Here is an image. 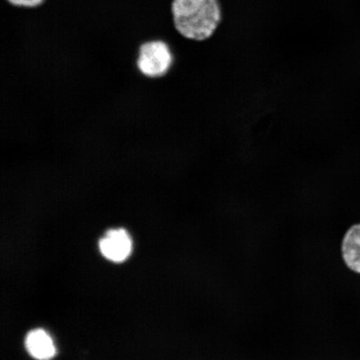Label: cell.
Listing matches in <instances>:
<instances>
[{
  "instance_id": "6da1fadb",
  "label": "cell",
  "mask_w": 360,
  "mask_h": 360,
  "mask_svg": "<svg viewBox=\"0 0 360 360\" xmlns=\"http://www.w3.org/2000/svg\"><path fill=\"white\" fill-rule=\"evenodd\" d=\"M171 11L178 32L197 41L210 38L221 19L218 0H173Z\"/></svg>"
},
{
  "instance_id": "7a4b0ae2",
  "label": "cell",
  "mask_w": 360,
  "mask_h": 360,
  "mask_svg": "<svg viewBox=\"0 0 360 360\" xmlns=\"http://www.w3.org/2000/svg\"><path fill=\"white\" fill-rule=\"evenodd\" d=\"M172 64V53L167 44L160 40L143 43L139 48L137 66L147 77H162L168 73Z\"/></svg>"
},
{
  "instance_id": "3957f363",
  "label": "cell",
  "mask_w": 360,
  "mask_h": 360,
  "mask_svg": "<svg viewBox=\"0 0 360 360\" xmlns=\"http://www.w3.org/2000/svg\"><path fill=\"white\" fill-rule=\"evenodd\" d=\"M132 240L124 229H110L100 241V250L107 259L121 263L132 252Z\"/></svg>"
},
{
  "instance_id": "277c9868",
  "label": "cell",
  "mask_w": 360,
  "mask_h": 360,
  "mask_svg": "<svg viewBox=\"0 0 360 360\" xmlns=\"http://www.w3.org/2000/svg\"><path fill=\"white\" fill-rule=\"evenodd\" d=\"M25 346L35 359L51 360L56 356V348L52 338L41 328L30 331L26 336Z\"/></svg>"
},
{
  "instance_id": "5b68a950",
  "label": "cell",
  "mask_w": 360,
  "mask_h": 360,
  "mask_svg": "<svg viewBox=\"0 0 360 360\" xmlns=\"http://www.w3.org/2000/svg\"><path fill=\"white\" fill-rule=\"evenodd\" d=\"M341 253L346 266L360 274V223L352 225L345 233Z\"/></svg>"
},
{
  "instance_id": "8992f818",
  "label": "cell",
  "mask_w": 360,
  "mask_h": 360,
  "mask_svg": "<svg viewBox=\"0 0 360 360\" xmlns=\"http://www.w3.org/2000/svg\"><path fill=\"white\" fill-rule=\"evenodd\" d=\"M13 6L34 8L39 6L44 0H7Z\"/></svg>"
}]
</instances>
